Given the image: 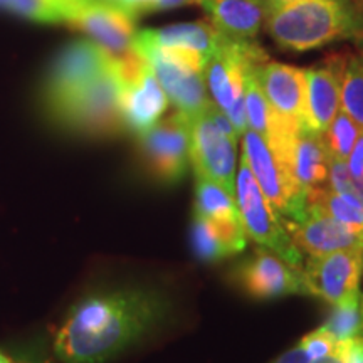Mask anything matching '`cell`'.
Instances as JSON below:
<instances>
[{
    "label": "cell",
    "mask_w": 363,
    "mask_h": 363,
    "mask_svg": "<svg viewBox=\"0 0 363 363\" xmlns=\"http://www.w3.org/2000/svg\"><path fill=\"white\" fill-rule=\"evenodd\" d=\"M165 311V299L150 289L94 293L71 308L54 338V352L65 363L111 360L148 333Z\"/></svg>",
    "instance_id": "6da1fadb"
},
{
    "label": "cell",
    "mask_w": 363,
    "mask_h": 363,
    "mask_svg": "<svg viewBox=\"0 0 363 363\" xmlns=\"http://www.w3.org/2000/svg\"><path fill=\"white\" fill-rule=\"evenodd\" d=\"M264 27L278 48L291 52L345 39L363 43V24L352 0H298L267 13Z\"/></svg>",
    "instance_id": "7a4b0ae2"
},
{
    "label": "cell",
    "mask_w": 363,
    "mask_h": 363,
    "mask_svg": "<svg viewBox=\"0 0 363 363\" xmlns=\"http://www.w3.org/2000/svg\"><path fill=\"white\" fill-rule=\"evenodd\" d=\"M266 61H269V56L254 39H230L224 35L203 66L208 96L225 113L238 135L247 130L246 79Z\"/></svg>",
    "instance_id": "3957f363"
},
{
    "label": "cell",
    "mask_w": 363,
    "mask_h": 363,
    "mask_svg": "<svg viewBox=\"0 0 363 363\" xmlns=\"http://www.w3.org/2000/svg\"><path fill=\"white\" fill-rule=\"evenodd\" d=\"M135 49L147 59L153 74L165 91L169 101L174 103L177 111L194 118L211 104L203 66L206 59L197 52L182 48H158V45L142 43L135 38Z\"/></svg>",
    "instance_id": "277c9868"
},
{
    "label": "cell",
    "mask_w": 363,
    "mask_h": 363,
    "mask_svg": "<svg viewBox=\"0 0 363 363\" xmlns=\"http://www.w3.org/2000/svg\"><path fill=\"white\" fill-rule=\"evenodd\" d=\"M49 111L57 123L78 133L94 136L118 133L125 123L121 116V81L115 59L96 79Z\"/></svg>",
    "instance_id": "5b68a950"
},
{
    "label": "cell",
    "mask_w": 363,
    "mask_h": 363,
    "mask_svg": "<svg viewBox=\"0 0 363 363\" xmlns=\"http://www.w3.org/2000/svg\"><path fill=\"white\" fill-rule=\"evenodd\" d=\"M234 197L239 208L240 222L249 238L261 244L262 247L278 254L289 266L303 271V254L294 247L278 212L266 201L244 157H240L239 172L235 175Z\"/></svg>",
    "instance_id": "8992f818"
},
{
    "label": "cell",
    "mask_w": 363,
    "mask_h": 363,
    "mask_svg": "<svg viewBox=\"0 0 363 363\" xmlns=\"http://www.w3.org/2000/svg\"><path fill=\"white\" fill-rule=\"evenodd\" d=\"M242 157L251 169L266 201L278 212L281 222H298L306 217V194L294 184L276 160L259 133L247 128L242 135Z\"/></svg>",
    "instance_id": "52a82bcc"
},
{
    "label": "cell",
    "mask_w": 363,
    "mask_h": 363,
    "mask_svg": "<svg viewBox=\"0 0 363 363\" xmlns=\"http://www.w3.org/2000/svg\"><path fill=\"white\" fill-rule=\"evenodd\" d=\"M140 136L145 169L162 184H175L190 165V120L175 111Z\"/></svg>",
    "instance_id": "ba28073f"
},
{
    "label": "cell",
    "mask_w": 363,
    "mask_h": 363,
    "mask_svg": "<svg viewBox=\"0 0 363 363\" xmlns=\"http://www.w3.org/2000/svg\"><path fill=\"white\" fill-rule=\"evenodd\" d=\"M113 57L91 39H79L66 45L54 61L45 81L44 98L52 110L111 66Z\"/></svg>",
    "instance_id": "9c48e42d"
},
{
    "label": "cell",
    "mask_w": 363,
    "mask_h": 363,
    "mask_svg": "<svg viewBox=\"0 0 363 363\" xmlns=\"http://www.w3.org/2000/svg\"><path fill=\"white\" fill-rule=\"evenodd\" d=\"M235 145L230 136L212 123L203 110L190 118V163L195 177H206L234 195L235 190Z\"/></svg>",
    "instance_id": "30bf717a"
},
{
    "label": "cell",
    "mask_w": 363,
    "mask_h": 363,
    "mask_svg": "<svg viewBox=\"0 0 363 363\" xmlns=\"http://www.w3.org/2000/svg\"><path fill=\"white\" fill-rule=\"evenodd\" d=\"M363 247L343 249L321 257H310L303 269L306 293L338 305L360 291Z\"/></svg>",
    "instance_id": "8fae6325"
},
{
    "label": "cell",
    "mask_w": 363,
    "mask_h": 363,
    "mask_svg": "<svg viewBox=\"0 0 363 363\" xmlns=\"http://www.w3.org/2000/svg\"><path fill=\"white\" fill-rule=\"evenodd\" d=\"M234 283L254 299H272L286 294H308L303 271L289 266L278 254L257 247L234 269Z\"/></svg>",
    "instance_id": "7c38bea8"
},
{
    "label": "cell",
    "mask_w": 363,
    "mask_h": 363,
    "mask_svg": "<svg viewBox=\"0 0 363 363\" xmlns=\"http://www.w3.org/2000/svg\"><path fill=\"white\" fill-rule=\"evenodd\" d=\"M66 24L84 33L115 59L135 51V17L116 4H84L67 16Z\"/></svg>",
    "instance_id": "4fadbf2b"
},
{
    "label": "cell",
    "mask_w": 363,
    "mask_h": 363,
    "mask_svg": "<svg viewBox=\"0 0 363 363\" xmlns=\"http://www.w3.org/2000/svg\"><path fill=\"white\" fill-rule=\"evenodd\" d=\"M256 81L272 113L294 125H306L305 71L283 62L266 61L256 69Z\"/></svg>",
    "instance_id": "5bb4252c"
},
{
    "label": "cell",
    "mask_w": 363,
    "mask_h": 363,
    "mask_svg": "<svg viewBox=\"0 0 363 363\" xmlns=\"http://www.w3.org/2000/svg\"><path fill=\"white\" fill-rule=\"evenodd\" d=\"M194 214L202 216L203 219L211 222L230 256L246 249V230L240 222L235 197L227 192L222 185L206 179V177H197Z\"/></svg>",
    "instance_id": "9a60e30c"
},
{
    "label": "cell",
    "mask_w": 363,
    "mask_h": 363,
    "mask_svg": "<svg viewBox=\"0 0 363 363\" xmlns=\"http://www.w3.org/2000/svg\"><path fill=\"white\" fill-rule=\"evenodd\" d=\"M345 54H330L311 69L306 78V125L323 131L340 111V88L345 67Z\"/></svg>",
    "instance_id": "2e32d148"
},
{
    "label": "cell",
    "mask_w": 363,
    "mask_h": 363,
    "mask_svg": "<svg viewBox=\"0 0 363 363\" xmlns=\"http://www.w3.org/2000/svg\"><path fill=\"white\" fill-rule=\"evenodd\" d=\"M283 225L294 247L310 257H321L343 249L363 247L362 234L321 214L306 212L305 219L284 222Z\"/></svg>",
    "instance_id": "e0dca14e"
},
{
    "label": "cell",
    "mask_w": 363,
    "mask_h": 363,
    "mask_svg": "<svg viewBox=\"0 0 363 363\" xmlns=\"http://www.w3.org/2000/svg\"><path fill=\"white\" fill-rule=\"evenodd\" d=\"M167 108H169V98L150 66L138 78L121 86L123 123L136 135L145 133L157 121H160Z\"/></svg>",
    "instance_id": "ac0fdd59"
},
{
    "label": "cell",
    "mask_w": 363,
    "mask_h": 363,
    "mask_svg": "<svg viewBox=\"0 0 363 363\" xmlns=\"http://www.w3.org/2000/svg\"><path fill=\"white\" fill-rule=\"evenodd\" d=\"M212 26L230 39H254L262 29L266 11L259 0H195Z\"/></svg>",
    "instance_id": "d6986e66"
},
{
    "label": "cell",
    "mask_w": 363,
    "mask_h": 363,
    "mask_svg": "<svg viewBox=\"0 0 363 363\" xmlns=\"http://www.w3.org/2000/svg\"><path fill=\"white\" fill-rule=\"evenodd\" d=\"M224 34L219 33L211 21L180 22L162 29H148L136 33V39L158 48H182L197 52L203 59L211 57L220 44Z\"/></svg>",
    "instance_id": "ffe728a7"
},
{
    "label": "cell",
    "mask_w": 363,
    "mask_h": 363,
    "mask_svg": "<svg viewBox=\"0 0 363 363\" xmlns=\"http://www.w3.org/2000/svg\"><path fill=\"white\" fill-rule=\"evenodd\" d=\"M330 157L320 131L305 125L299 128L293 143L291 177L303 192L325 185L328 180Z\"/></svg>",
    "instance_id": "44dd1931"
},
{
    "label": "cell",
    "mask_w": 363,
    "mask_h": 363,
    "mask_svg": "<svg viewBox=\"0 0 363 363\" xmlns=\"http://www.w3.org/2000/svg\"><path fill=\"white\" fill-rule=\"evenodd\" d=\"M306 212L321 214L363 235V208L323 185L306 192Z\"/></svg>",
    "instance_id": "7402d4cb"
},
{
    "label": "cell",
    "mask_w": 363,
    "mask_h": 363,
    "mask_svg": "<svg viewBox=\"0 0 363 363\" xmlns=\"http://www.w3.org/2000/svg\"><path fill=\"white\" fill-rule=\"evenodd\" d=\"M340 110L347 113L363 130V49L362 52L350 54L345 59Z\"/></svg>",
    "instance_id": "603a6c76"
},
{
    "label": "cell",
    "mask_w": 363,
    "mask_h": 363,
    "mask_svg": "<svg viewBox=\"0 0 363 363\" xmlns=\"http://www.w3.org/2000/svg\"><path fill=\"white\" fill-rule=\"evenodd\" d=\"M333 311L321 330L326 331L337 342L350 340L363 335V294L358 291L352 298L333 305Z\"/></svg>",
    "instance_id": "cb8c5ba5"
},
{
    "label": "cell",
    "mask_w": 363,
    "mask_h": 363,
    "mask_svg": "<svg viewBox=\"0 0 363 363\" xmlns=\"http://www.w3.org/2000/svg\"><path fill=\"white\" fill-rule=\"evenodd\" d=\"M360 133V126H358L347 113L340 110L328 128L321 133L326 153H328L331 160L347 162Z\"/></svg>",
    "instance_id": "d4e9b609"
},
{
    "label": "cell",
    "mask_w": 363,
    "mask_h": 363,
    "mask_svg": "<svg viewBox=\"0 0 363 363\" xmlns=\"http://www.w3.org/2000/svg\"><path fill=\"white\" fill-rule=\"evenodd\" d=\"M0 9L44 24L65 22V7L61 0H0Z\"/></svg>",
    "instance_id": "484cf974"
},
{
    "label": "cell",
    "mask_w": 363,
    "mask_h": 363,
    "mask_svg": "<svg viewBox=\"0 0 363 363\" xmlns=\"http://www.w3.org/2000/svg\"><path fill=\"white\" fill-rule=\"evenodd\" d=\"M192 249L195 256L206 262H217L230 256L211 222L199 214H194Z\"/></svg>",
    "instance_id": "4316f807"
},
{
    "label": "cell",
    "mask_w": 363,
    "mask_h": 363,
    "mask_svg": "<svg viewBox=\"0 0 363 363\" xmlns=\"http://www.w3.org/2000/svg\"><path fill=\"white\" fill-rule=\"evenodd\" d=\"M269 104H267L264 94L256 81V69L247 76L246 79V118L247 128L259 133L262 138L267 135V125H269Z\"/></svg>",
    "instance_id": "83f0119b"
},
{
    "label": "cell",
    "mask_w": 363,
    "mask_h": 363,
    "mask_svg": "<svg viewBox=\"0 0 363 363\" xmlns=\"http://www.w3.org/2000/svg\"><path fill=\"white\" fill-rule=\"evenodd\" d=\"M299 345L305 348V352L308 353V357H310L311 360H321V358L333 355L335 348H337V340L330 337L326 331L318 328L316 331L308 333L306 337L299 342Z\"/></svg>",
    "instance_id": "f1b7e54d"
},
{
    "label": "cell",
    "mask_w": 363,
    "mask_h": 363,
    "mask_svg": "<svg viewBox=\"0 0 363 363\" xmlns=\"http://www.w3.org/2000/svg\"><path fill=\"white\" fill-rule=\"evenodd\" d=\"M333 355L338 357L343 363H363V335L337 342Z\"/></svg>",
    "instance_id": "f546056e"
},
{
    "label": "cell",
    "mask_w": 363,
    "mask_h": 363,
    "mask_svg": "<svg viewBox=\"0 0 363 363\" xmlns=\"http://www.w3.org/2000/svg\"><path fill=\"white\" fill-rule=\"evenodd\" d=\"M118 6L125 9L131 17L147 12L163 11V0H118Z\"/></svg>",
    "instance_id": "4dcf8cb0"
},
{
    "label": "cell",
    "mask_w": 363,
    "mask_h": 363,
    "mask_svg": "<svg viewBox=\"0 0 363 363\" xmlns=\"http://www.w3.org/2000/svg\"><path fill=\"white\" fill-rule=\"evenodd\" d=\"M347 167L353 179H363V130L348 157Z\"/></svg>",
    "instance_id": "1f68e13d"
},
{
    "label": "cell",
    "mask_w": 363,
    "mask_h": 363,
    "mask_svg": "<svg viewBox=\"0 0 363 363\" xmlns=\"http://www.w3.org/2000/svg\"><path fill=\"white\" fill-rule=\"evenodd\" d=\"M311 362L313 360L308 357L305 348L298 343L296 347H293L291 350L283 353V355H281L279 358H276L272 363H311Z\"/></svg>",
    "instance_id": "d6a6232c"
},
{
    "label": "cell",
    "mask_w": 363,
    "mask_h": 363,
    "mask_svg": "<svg viewBox=\"0 0 363 363\" xmlns=\"http://www.w3.org/2000/svg\"><path fill=\"white\" fill-rule=\"evenodd\" d=\"M61 2H62V7H65V22H66L67 16H69V13L74 11V9L84 6V4L104 2V0H61Z\"/></svg>",
    "instance_id": "836d02e7"
},
{
    "label": "cell",
    "mask_w": 363,
    "mask_h": 363,
    "mask_svg": "<svg viewBox=\"0 0 363 363\" xmlns=\"http://www.w3.org/2000/svg\"><path fill=\"white\" fill-rule=\"evenodd\" d=\"M262 4V7H264L266 11V16L272 11H276V9L283 7V6H288V4H293V2H298V0H259Z\"/></svg>",
    "instance_id": "e575fe53"
},
{
    "label": "cell",
    "mask_w": 363,
    "mask_h": 363,
    "mask_svg": "<svg viewBox=\"0 0 363 363\" xmlns=\"http://www.w3.org/2000/svg\"><path fill=\"white\" fill-rule=\"evenodd\" d=\"M352 4H353V7H355L358 17H360V21L363 24V0H352Z\"/></svg>",
    "instance_id": "d590c367"
},
{
    "label": "cell",
    "mask_w": 363,
    "mask_h": 363,
    "mask_svg": "<svg viewBox=\"0 0 363 363\" xmlns=\"http://www.w3.org/2000/svg\"><path fill=\"white\" fill-rule=\"evenodd\" d=\"M311 363H343V362L340 360L338 357H335V355H330V357H325V358H321V360H313Z\"/></svg>",
    "instance_id": "8d00e7d4"
},
{
    "label": "cell",
    "mask_w": 363,
    "mask_h": 363,
    "mask_svg": "<svg viewBox=\"0 0 363 363\" xmlns=\"http://www.w3.org/2000/svg\"><path fill=\"white\" fill-rule=\"evenodd\" d=\"M0 363H13V362L9 357L4 355V353H0Z\"/></svg>",
    "instance_id": "74e56055"
},
{
    "label": "cell",
    "mask_w": 363,
    "mask_h": 363,
    "mask_svg": "<svg viewBox=\"0 0 363 363\" xmlns=\"http://www.w3.org/2000/svg\"><path fill=\"white\" fill-rule=\"evenodd\" d=\"M104 2H108V4H116V6H118V0H104Z\"/></svg>",
    "instance_id": "f35d334b"
}]
</instances>
